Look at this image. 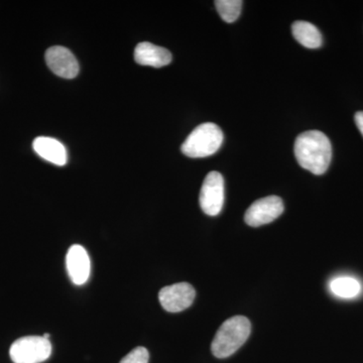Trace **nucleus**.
Here are the masks:
<instances>
[{
  "mask_svg": "<svg viewBox=\"0 0 363 363\" xmlns=\"http://www.w3.org/2000/svg\"><path fill=\"white\" fill-rule=\"evenodd\" d=\"M295 156L303 169L314 175H323L330 166V140L321 131H305L296 140Z\"/></svg>",
  "mask_w": 363,
  "mask_h": 363,
  "instance_id": "nucleus-1",
  "label": "nucleus"
},
{
  "mask_svg": "<svg viewBox=\"0 0 363 363\" xmlns=\"http://www.w3.org/2000/svg\"><path fill=\"white\" fill-rule=\"evenodd\" d=\"M252 325L245 316L229 318L220 328L212 342L211 350L215 357L226 358L234 354L250 335Z\"/></svg>",
  "mask_w": 363,
  "mask_h": 363,
  "instance_id": "nucleus-2",
  "label": "nucleus"
},
{
  "mask_svg": "<svg viewBox=\"0 0 363 363\" xmlns=\"http://www.w3.org/2000/svg\"><path fill=\"white\" fill-rule=\"evenodd\" d=\"M224 135L218 125L203 123L198 125L182 145V152L189 157L212 156L220 149Z\"/></svg>",
  "mask_w": 363,
  "mask_h": 363,
  "instance_id": "nucleus-3",
  "label": "nucleus"
},
{
  "mask_svg": "<svg viewBox=\"0 0 363 363\" xmlns=\"http://www.w3.org/2000/svg\"><path fill=\"white\" fill-rule=\"evenodd\" d=\"M52 344L43 336H26L14 341L9 355L14 363H40L49 359Z\"/></svg>",
  "mask_w": 363,
  "mask_h": 363,
  "instance_id": "nucleus-4",
  "label": "nucleus"
},
{
  "mask_svg": "<svg viewBox=\"0 0 363 363\" xmlns=\"http://www.w3.org/2000/svg\"><path fill=\"white\" fill-rule=\"evenodd\" d=\"M200 206L205 214L216 216L224 205V179L218 172L208 174L200 192Z\"/></svg>",
  "mask_w": 363,
  "mask_h": 363,
  "instance_id": "nucleus-5",
  "label": "nucleus"
},
{
  "mask_svg": "<svg viewBox=\"0 0 363 363\" xmlns=\"http://www.w3.org/2000/svg\"><path fill=\"white\" fill-rule=\"evenodd\" d=\"M283 200L278 196H269L252 203L245 212V220L247 225L259 227L271 223L284 212Z\"/></svg>",
  "mask_w": 363,
  "mask_h": 363,
  "instance_id": "nucleus-6",
  "label": "nucleus"
},
{
  "mask_svg": "<svg viewBox=\"0 0 363 363\" xmlns=\"http://www.w3.org/2000/svg\"><path fill=\"white\" fill-rule=\"evenodd\" d=\"M195 289L188 283L167 286L159 293L162 307L169 313H179L188 309L195 300Z\"/></svg>",
  "mask_w": 363,
  "mask_h": 363,
  "instance_id": "nucleus-7",
  "label": "nucleus"
},
{
  "mask_svg": "<svg viewBox=\"0 0 363 363\" xmlns=\"http://www.w3.org/2000/svg\"><path fill=\"white\" fill-rule=\"evenodd\" d=\"M45 63L52 73L64 79H73L78 75L77 59L67 48L55 45L45 52Z\"/></svg>",
  "mask_w": 363,
  "mask_h": 363,
  "instance_id": "nucleus-8",
  "label": "nucleus"
},
{
  "mask_svg": "<svg viewBox=\"0 0 363 363\" xmlns=\"http://www.w3.org/2000/svg\"><path fill=\"white\" fill-rule=\"evenodd\" d=\"M67 271L75 285H84L90 277V257L84 247L72 245L66 257Z\"/></svg>",
  "mask_w": 363,
  "mask_h": 363,
  "instance_id": "nucleus-9",
  "label": "nucleus"
},
{
  "mask_svg": "<svg viewBox=\"0 0 363 363\" xmlns=\"http://www.w3.org/2000/svg\"><path fill=\"white\" fill-rule=\"evenodd\" d=\"M135 60L136 63L142 66L162 68V67L171 63L172 54L169 50L164 49V48L143 42L136 45Z\"/></svg>",
  "mask_w": 363,
  "mask_h": 363,
  "instance_id": "nucleus-10",
  "label": "nucleus"
},
{
  "mask_svg": "<svg viewBox=\"0 0 363 363\" xmlns=\"http://www.w3.org/2000/svg\"><path fill=\"white\" fill-rule=\"evenodd\" d=\"M33 147L42 159L57 166H65L68 161L66 147L55 138L39 136L33 140Z\"/></svg>",
  "mask_w": 363,
  "mask_h": 363,
  "instance_id": "nucleus-11",
  "label": "nucleus"
},
{
  "mask_svg": "<svg viewBox=\"0 0 363 363\" xmlns=\"http://www.w3.org/2000/svg\"><path fill=\"white\" fill-rule=\"evenodd\" d=\"M292 33L294 38L308 49H318L323 43V38L320 30L308 21H295L292 26Z\"/></svg>",
  "mask_w": 363,
  "mask_h": 363,
  "instance_id": "nucleus-12",
  "label": "nucleus"
},
{
  "mask_svg": "<svg viewBox=\"0 0 363 363\" xmlns=\"http://www.w3.org/2000/svg\"><path fill=\"white\" fill-rule=\"evenodd\" d=\"M329 289L336 297L352 298L357 297L362 292V284L352 277H338L332 279Z\"/></svg>",
  "mask_w": 363,
  "mask_h": 363,
  "instance_id": "nucleus-13",
  "label": "nucleus"
},
{
  "mask_svg": "<svg viewBox=\"0 0 363 363\" xmlns=\"http://www.w3.org/2000/svg\"><path fill=\"white\" fill-rule=\"evenodd\" d=\"M243 2L241 0H216L215 6L225 23H234L240 18Z\"/></svg>",
  "mask_w": 363,
  "mask_h": 363,
  "instance_id": "nucleus-14",
  "label": "nucleus"
},
{
  "mask_svg": "<svg viewBox=\"0 0 363 363\" xmlns=\"http://www.w3.org/2000/svg\"><path fill=\"white\" fill-rule=\"evenodd\" d=\"M149 351L145 347H136L130 351L119 363H147L149 362Z\"/></svg>",
  "mask_w": 363,
  "mask_h": 363,
  "instance_id": "nucleus-15",
  "label": "nucleus"
},
{
  "mask_svg": "<svg viewBox=\"0 0 363 363\" xmlns=\"http://www.w3.org/2000/svg\"><path fill=\"white\" fill-rule=\"evenodd\" d=\"M355 123H357V126L358 130H359L360 133L363 136V111L357 112L355 114Z\"/></svg>",
  "mask_w": 363,
  "mask_h": 363,
  "instance_id": "nucleus-16",
  "label": "nucleus"
}]
</instances>
